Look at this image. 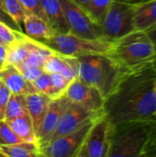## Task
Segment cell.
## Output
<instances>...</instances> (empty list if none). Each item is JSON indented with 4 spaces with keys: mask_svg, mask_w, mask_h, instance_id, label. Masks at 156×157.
<instances>
[{
    "mask_svg": "<svg viewBox=\"0 0 156 157\" xmlns=\"http://www.w3.org/2000/svg\"><path fill=\"white\" fill-rule=\"evenodd\" d=\"M134 4L112 0L101 25L105 38L114 41L134 30Z\"/></svg>",
    "mask_w": 156,
    "mask_h": 157,
    "instance_id": "cell-6",
    "label": "cell"
},
{
    "mask_svg": "<svg viewBox=\"0 0 156 157\" xmlns=\"http://www.w3.org/2000/svg\"><path fill=\"white\" fill-rule=\"evenodd\" d=\"M77 77L96 87L105 100L115 91L128 71L108 54H91L76 57Z\"/></svg>",
    "mask_w": 156,
    "mask_h": 157,
    "instance_id": "cell-2",
    "label": "cell"
},
{
    "mask_svg": "<svg viewBox=\"0 0 156 157\" xmlns=\"http://www.w3.org/2000/svg\"><path fill=\"white\" fill-rule=\"evenodd\" d=\"M64 96L97 116L105 115L104 97L96 87L86 84L78 77L71 81Z\"/></svg>",
    "mask_w": 156,
    "mask_h": 157,
    "instance_id": "cell-10",
    "label": "cell"
},
{
    "mask_svg": "<svg viewBox=\"0 0 156 157\" xmlns=\"http://www.w3.org/2000/svg\"><path fill=\"white\" fill-rule=\"evenodd\" d=\"M0 152L5 157L42 156L40 145L34 142H22L12 145H0Z\"/></svg>",
    "mask_w": 156,
    "mask_h": 157,
    "instance_id": "cell-19",
    "label": "cell"
},
{
    "mask_svg": "<svg viewBox=\"0 0 156 157\" xmlns=\"http://www.w3.org/2000/svg\"><path fill=\"white\" fill-rule=\"evenodd\" d=\"M6 121L20 139L26 142H34L38 144L32 121L29 114L15 119L7 120Z\"/></svg>",
    "mask_w": 156,
    "mask_h": 157,
    "instance_id": "cell-21",
    "label": "cell"
},
{
    "mask_svg": "<svg viewBox=\"0 0 156 157\" xmlns=\"http://www.w3.org/2000/svg\"><path fill=\"white\" fill-rule=\"evenodd\" d=\"M149 131V120L114 125L108 157H143Z\"/></svg>",
    "mask_w": 156,
    "mask_h": 157,
    "instance_id": "cell-4",
    "label": "cell"
},
{
    "mask_svg": "<svg viewBox=\"0 0 156 157\" xmlns=\"http://www.w3.org/2000/svg\"><path fill=\"white\" fill-rule=\"evenodd\" d=\"M134 29L147 30L156 24V0L134 4Z\"/></svg>",
    "mask_w": 156,
    "mask_h": 157,
    "instance_id": "cell-16",
    "label": "cell"
},
{
    "mask_svg": "<svg viewBox=\"0 0 156 157\" xmlns=\"http://www.w3.org/2000/svg\"><path fill=\"white\" fill-rule=\"evenodd\" d=\"M29 45L27 35L21 33L18 39L6 47V63L14 66L22 63L29 56Z\"/></svg>",
    "mask_w": 156,
    "mask_h": 157,
    "instance_id": "cell-20",
    "label": "cell"
},
{
    "mask_svg": "<svg viewBox=\"0 0 156 157\" xmlns=\"http://www.w3.org/2000/svg\"><path fill=\"white\" fill-rule=\"evenodd\" d=\"M154 54V46L147 32L134 29L112 41L108 55L121 67L129 70L150 62Z\"/></svg>",
    "mask_w": 156,
    "mask_h": 157,
    "instance_id": "cell-3",
    "label": "cell"
},
{
    "mask_svg": "<svg viewBox=\"0 0 156 157\" xmlns=\"http://www.w3.org/2000/svg\"><path fill=\"white\" fill-rule=\"evenodd\" d=\"M27 114H29V112L26 104V96L12 93L6 105L5 120L7 121Z\"/></svg>",
    "mask_w": 156,
    "mask_h": 157,
    "instance_id": "cell-22",
    "label": "cell"
},
{
    "mask_svg": "<svg viewBox=\"0 0 156 157\" xmlns=\"http://www.w3.org/2000/svg\"><path fill=\"white\" fill-rule=\"evenodd\" d=\"M73 2H74L76 5H78L82 9H84L86 12L87 11V8H88V5H89V2L90 0H72Z\"/></svg>",
    "mask_w": 156,
    "mask_h": 157,
    "instance_id": "cell-36",
    "label": "cell"
},
{
    "mask_svg": "<svg viewBox=\"0 0 156 157\" xmlns=\"http://www.w3.org/2000/svg\"><path fill=\"white\" fill-rule=\"evenodd\" d=\"M11 91L0 80V121L5 120V113L6 105L11 96Z\"/></svg>",
    "mask_w": 156,
    "mask_h": 157,
    "instance_id": "cell-32",
    "label": "cell"
},
{
    "mask_svg": "<svg viewBox=\"0 0 156 157\" xmlns=\"http://www.w3.org/2000/svg\"><path fill=\"white\" fill-rule=\"evenodd\" d=\"M6 46L4 44H0V70L6 65Z\"/></svg>",
    "mask_w": 156,
    "mask_h": 157,
    "instance_id": "cell-34",
    "label": "cell"
},
{
    "mask_svg": "<svg viewBox=\"0 0 156 157\" xmlns=\"http://www.w3.org/2000/svg\"><path fill=\"white\" fill-rule=\"evenodd\" d=\"M40 42L60 54L73 57L108 54L111 48V41L107 40H89L72 33H53L50 39Z\"/></svg>",
    "mask_w": 156,
    "mask_h": 157,
    "instance_id": "cell-5",
    "label": "cell"
},
{
    "mask_svg": "<svg viewBox=\"0 0 156 157\" xmlns=\"http://www.w3.org/2000/svg\"><path fill=\"white\" fill-rule=\"evenodd\" d=\"M25 34L38 41L50 39L53 31L49 23L40 17L33 14H27L23 21Z\"/></svg>",
    "mask_w": 156,
    "mask_h": 157,
    "instance_id": "cell-17",
    "label": "cell"
},
{
    "mask_svg": "<svg viewBox=\"0 0 156 157\" xmlns=\"http://www.w3.org/2000/svg\"><path fill=\"white\" fill-rule=\"evenodd\" d=\"M70 33L89 40H107L101 26L97 25L87 13L72 0H59Z\"/></svg>",
    "mask_w": 156,
    "mask_h": 157,
    "instance_id": "cell-8",
    "label": "cell"
},
{
    "mask_svg": "<svg viewBox=\"0 0 156 157\" xmlns=\"http://www.w3.org/2000/svg\"><path fill=\"white\" fill-rule=\"evenodd\" d=\"M111 2L112 0H90L86 13L93 22L98 26L102 25Z\"/></svg>",
    "mask_w": 156,
    "mask_h": 157,
    "instance_id": "cell-23",
    "label": "cell"
},
{
    "mask_svg": "<svg viewBox=\"0 0 156 157\" xmlns=\"http://www.w3.org/2000/svg\"><path fill=\"white\" fill-rule=\"evenodd\" d=\"M99 117L101 116H97L91 113L80 105L75 104L69 99L59 119L56 130L50 141L72 133L87 122L95 121Z\"/></svg>",
    "mask_w": 156,
    "mask_h": 157,
    "instance_id": "cell-11",
    "label": "cell"
},
{
    "mask_svg": "<svg viewBox=\"0 0 156 157\" xmlns=\"http://www.w3.org/2000/svg\"><path fill=\"white\" fill-rule=\"evenodd\" d=\"M32 85L35 87L36 91L49 96L51 99H56V96L51 84L49 74L45 71L32 82Z\"/></svg>",
    "mask_w": 156,
    "mask_h": 157,
    "instance_id": "cell-25",
    "label": "cell"
},
{
    "mask_svg": "<svg viewBox=\"0 0 156 157\" xmlns=\"http://www.w3.org/2000/svg\"><path fill=\"white\" fill-rule=\"evenodd\" d=\"M0 21H2L3 23H5L6 25H7L9 28H11L12 29L16 30V31H19V32H23L22 28H20L6 12L5 9V6H4V0H0Z\"/></svg>",
    "mask_w": 156,
    "mask_h": 157,
    "instance_id": "cell-33",
    "label": "cell"
},
{
    "mask_svg": "<svg viewBox=\"0 0 156 157\" xmlns=\"http://www.w3.org/2000/svg\"><path fill=\"white\" fill-rule=\"evenodd\" d=\"M19 73L30 83H32L40 75H41L44 72V69L42 67H34V66H28L23 63H20L18 65L15 66Z\"/></svg>",
    "mask_w": 156,
    "mask_h": 157,
    "instance_id": "cell-31",
    "label": "cell"
},
{
    "mask_svg": "<svg viewBox=\"0 0 156 157\" xmlns=\"http://www.w3.org/2000/svg\"><path fill=\"white\" fill-rule=\"evenodd\" d=\"M27 14H33L48 22L40 0H19Z\"/></svg>",
    "mask_w": 156,
    "mask_h": 157,
    "instance_id": "cell-29",
    "label": "cell"
},
{
    "mask_svg": "<svg viewBox=\"0 0 156 157\" xmlns=\"http://www.w3.org/2000/svg\"><path fill=\"white\" fill-rule=\"evenodd\" d=\"M154 93H155L156 95V79L155 81H154Z\"/></svg>",
    "mask_w": 156,
    "mask_h": 157,
    "instance_id": "cell-39",
    "label": "cell"
},
{
    "mask_svg": "<svg viewBox=\"0 0 156 157\" xmlns=\"http://www.w3.org/2000/svg\"><path fill=\"white\" fill-rule=\"evenodd\" d=\"M154 118L156 119V109H155V111H154Z\"/></svg>",
    "mask_w": 156,
    "mask_h": 157,
    "instance_id": "cell-40",
    "label": "cell"
},
{
    "mask_svg": "<svg viewBox=\"0 0 156 157\" xmlns=\"http://www.w3.org/2000/svg\"><path fill=\"white\" fill-rule=\"evenodd\" d=\"M155 79L151 62L126 72L115 91L105 100V114L113 125L154 118Z\"/></svg>",
    "mask_w": 156,
    "mask_h": 157,
    "instance_id": "cell-1",
    "label": "cell"
},
{
    "mask_svg": "<svg viewBox=\"0 0 156 157\" xmlns=\"http://www.w3.org/2000/svg\"><path fill=\"white\" fill-rule=\"evenodd\" d=\"M95 121L87 122L72 133L49 141L40 147L41 155L45 157H77L85 138Z\"/></svg>",
    "mask_w": 156,
    "mask_h": 157,
    "instance_id": "cell-9",
    "label": "cell"
},
{
    "mask_svg": "<svg viewBox=\"0 0 156 157\" xmlns=\"http://www.w3.org/2000/svg\"><path fill=\"white\" fill-rule=\"evenodd\" d=\"M4 6L6 14L21 28V24L27 15L19 0H4Z\"/></svg>",
    "mask_w": 156,
    "mask_h": 157,
    "instance_id": "cell-24",
    "label": "cell"
},
{
    "mask_svg": "<svg viewBox=\"0 0 156 157\" xmlns=\"http://www.w3.org/2000/svg\"><path fill=\"white\" fill-rule=\"evenodd\" d=\"M48 23L53 33H70V28L64 17L59 0H40Z\"/></svg>",
    "mask_w": 156,
    "mask_h": 157,
    "instance_id": "cell-15",
    "label": "cell"
},
{
    "mask_svg": "<svg viewBox=\"0 0 156 157\" xmlns=\"http://www.w3.org/2000/svg\"><path fill=\"white\" fill-rule=\"evenodd\" d=\"M0 157H5V155H4L1 152H0Z\"/></svg>",
    "mask_w": 156,
    "mask_h": 157,
    "instance_id": "cell-41",
    "label": "cell"
},
{
    "mask_svg": "<svg viewBox=\"0 0 156 157\" xmlns=\"http://www.w3.org/2000/svg\"><path fill=\"white\" fill-rule=\"evenodd\" d=\"M69 99L64 95L59 98L52 99L51 101L45 116L36 132V138L40 147L47 144L51 140L52 134L56 130L59 119Z\"/></svg>",
    "mask_w": 156,
    "mask_h": 157,
    "instance_id": "cell-12",
    "label": "cell"
},
{
    "mask_svg": "<svg viewBox=\"0 0 156 157\" xmlns=\"http://www.w3.org/2000/svg\"><path fill=\"white\" fill-rule=\"evenodd\" d=\"M49 76H50L51 84L54 90L56 98H61L62 96L64 95L68 86L71 83V80L68 79L67 77L63 76V75L57 74V73L49 74Z\"/></svg>",
    "mask_w": 156,
    "mask_h": 157,
    "instance_id": "cell-27",
    "label": "cell"
},
{
    "mask_svg": "<svg viewBox=\"0 0 156 157\" xmlns=\"http://www.w3.org/2000/svg\"><path fill=\"white\" fill-rule=\"evenodd\" d=\"M43 69L48 74H61L71 81L77 77L75 72L67 63L64 56L56 52L46 57L43 63Z\"/></svg>",
    "mask_w": 156,
    "mask_h": 157,
    "instance_id": "cell-18",
    "label": "cell"
},
{
    "mask_svg": "<svg viewBox=\"0 0 156 157\" xmlns=\"http://www.w3.org/2000/svg\"><path fill=\"white\" fill-rule=\"evenodd\" d=\"M113 127L106 114L97 118L90 127L77 157H108Z\"/></svg>",
    "mask_w": 156,
    "mask_h": 157,
    "instance_id": "cell-7",
    "label": "cell"
},
{
    "mask_svg": "<svg viewBox=\"0 0 156 157\" xmlns=\"http://www.w3.org/2000/svg\"><path fill=\"white\" fill-rule=\"evenodd\" d=\"M22 142L24 141L14 132L5 120L0 121V145H12Z\"/></svg>",
    "mask_w": 156,
    "mask_h": 157,
    "instance_id": "cell-26",
    "label": "cell"
},
{
    "mask_svg": "<svg viewBox=\"0 0 156 157\" xmlns=\"http://www.w3.org/2000/svg\"><path fill=\"white\" fill-rule=\"evenodd\" d=\"M150 62H151V63H152V65H153V67H154V71L156 72V53L154 54V56L153 57V59H152Z\"/></svg>",
    "mask_w": 156,
    "mask_h": 157,
    "instance_id": "cell-37",
    "label": "cell"
},
{
    "mask_svg": "<svg viewBox=\"0 0 156 157\" xmlns=\"http://www.w3.org/2000/svg\"><path fill=\"white\" fill-rule=\"evenodd\" d=\"M21 33L23 32L16 31L9 28L5 23H3L2 21H0V40L6 47L13 43L14 41H16Z\"/></svg>",
    "mask_w": 156,
    "mask_h": 157,
    "instance_id": "cell-30",
    "label": "cell"
},
{
    "mask_svg": "<svg viewBox=\"0 0 156 157\" xmlns=\"http://www.w3.org/2000/svg\"><path fill=\"white\" fill-rule=\"evenodd\" d=\"M150 38V40H152L154 46V50H155V53H156V24L154 25L153 27L149 28L147 30H145Z\"/></svg>",
    "mask_w": 156,
    "mask_h": 157,
    "instance_id": "cell-35",
    "label": "cell"
},
{
    "mask_svg": "<svg viewBox=\"0 0 156 157\" xmlns=\"http://www.w3.org/2000/svg\"><path fill=\"white\" fill-rule=\"evenodd\" d=\"M127 2H130L131 4H137V3H140V2H143V1H147V0H125Z\"/></svg>",
    "mask_w": 156,
    "mask_h": 157,
    "instance_id": "cell-38",
    "label": "cell"
},
{
    "mask_svg": "<svg viewBox=\"0 0 156 157\" xmlns=\"http://www.w3.org/2000/svg\"><path fill=\"white\" fill-rule=\"evenodd\" d=\"M52 99L40 92H33L26 95V104L29 115L32 121L35 134L45 116L48 107Z\"/></svg>",
    "mask_w": 156,
    "mask_h": 157,
    "instance_id": "cell-14",
    "label": "cell"
},
{
    "mask_svg": "<svg viewBox=\"0 0 156 157\" xmlns=\"http://www.w3.org/2000/svg\"><path fill=\"white\" fill-rule=\"evenodd\" d=\"M149 125V137L143 150V157H156V119H150Z\"/></svg>",
    "mask_w": 156,
    "mask_h": 157,
    "instance_id": "cell-28",
    "label": "cell"
},
{
    "mask_svg": "<svg viewBox=\"0 0 156 157\" xmlns=\"http://www.w3.org/2000/svg\"><path fill=\"white\" fill-rule=\"evenodd\" d=\"M0 80L13 94L26 96L36 92L32 83L28 81L12 64H6L0 70Z\"/></svg>",
    "mask_w": 156,
    "mask_h": 157,
    "instance_id": "cell-13",
    "label": "cell"
}]
</instances>
